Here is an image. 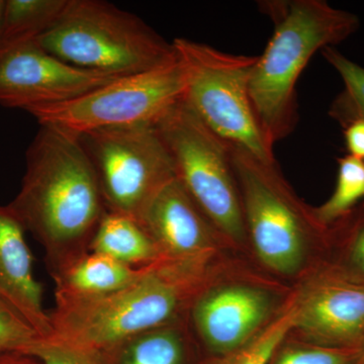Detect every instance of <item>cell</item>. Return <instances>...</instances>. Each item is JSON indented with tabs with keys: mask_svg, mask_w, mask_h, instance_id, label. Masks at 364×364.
<instances>
[{
	"mask_svg": "<svg viewBox=\"0 0 364 364\" xmlns=\"http://www.w3.org/2000/svg\"><path fill=\"white\" fill-rule=\"evenodd\" d=\"M26 161L20 191L7 208L42 245L53 277L90 252L107 210L78 136L41 124Z\"/></svg>",
	"mask_w": 364,
	"mask_h": 364,
	"instance_id": "6da1fadb",
	"label": "cell"
},
{
	"mask_svg": "<svg viewBox=\"0 0 364 364\" xmlns=\"http://www.w3.org/2000/svg\"><path fill=\"white\" fill-rule=\"evenodd\" d=\"M205 262L161 259L134 284L95 299H55L48 312L61 343L105 351L142 333L170 324L203 293Z\"/></svg>",
	"mask_w": 364,
	"mask_h": 364,
	"instance_id": "7a4b0ae2",
	"label": "cell"
},
{
	"mask_svg": "<svg viewBox=\"0 0 364 364\" xmlns=\"http://www.w3.org/2000/svg\"><path fill=\"white\" fill-rule=\"evenodd\" d=\"M259 9L272 20L273 33L253 67L249 95L261 133L273 149L298 122L296 85L309 61L348 39L360 21L324 0H268L259 2Z\"/></svg>",
	"mask_w": 364,
	"mask_h": 364,
	"instance_id": "3957f363",
	"label": "cell"
},
{
	"mask_svg": "<svg viewBox=\"0 0 364 364\" xmlns=\"http://www.w3.org/2000/svg\"><path fill=\"white\" fill-rule=\"evenodd\" d=\"M36 44L71 65L131 75L176 61L172 43L135 14L102 0H68Z\"/></svg>",
	"mask_w": 364,
	"mask_h": 364,
	"instance_id": "277c9868",
	"label": "cell"
},
{
	"mask_svg": "<svg viewBox=\"0 0 364 364\" xmlns=\"http://www.w3.org/2000/svg\"><path fill=\"white\" fill-rule=\"evenodd\" d=\"M172 44L183 70V100L198 119L230 145L262 161L277 162L249 95L257 56L230 54L186 38Z\"/></svg>",
	"mask_w": 364,
	"mask_h": 364,
	"instance_id": "5b68a950",
	"label": "cell"
},
{
	"mask_svg": "<svg viewBox=\"0 0 364 364\" xmlns=\"http://www.w3.org/2000/svg\"><path fill=\"white\" fill-rule=\"evenodd\" d=\"M155 126L188 195L220 233L243 240L247 230L230 144L213 133L183 97Z\"/></svg>",
	"mask_w": 364,
	"mask_h": 364,
	"instance_id": "8992f818",
	"label": "cell"
},
{
	"mask_svg": "<svg viewBox=\"0 0 364 364\" xmlns=\"http://www.w3.org/2000/svg\"><path fill=\"white\" fill-rule=\"evenodd\" d=\"M78 136L97 172L107 213L140 223L153 198L176 178L173 159L155 124L102 129Z\"/></svg>",
	"mask_w": 364,
	"mask_h": 364,
	"instance_id": "52a82bcc",
	"label": "cell"
},
{
	"mask_svg": "<svg viewBox=\"0 0 364 364\" xmlns=\"http://www.w3.org/2000/svg\"><path fill=\"white\" fill-rule=\"evenodd\" d=\"M184 75L179 62L122 76L63 104L28 112L40 124L83 135L102 129L155 124L183 97Z\"/></svg>",
	"mask_w": 364,
	"mask_h": 364,
	"instance_id": "ba28073f",
	"label": "cell"
},
{
	"mask_svg": "<svg viewBox=\"0 0 364 364\" xmlns=\"http://www.w3.org/2000/svg\"><path fill=\"white\" fill-rule=\"evenodd\" d=\"M246 230L256 251L268 267L293 273L303 259L306 223L305 212L287 191L277 162H265L230 145ZM318 221V220H317Z\"/></svg>",
	"mask_w": 364,
	"mask_h": 364,
	"instance_id": "9c48e42d",
	"label": "cell"
},
{
	"mask_svg": "<svg viewBox=\"0 0 364 364\" xmlns=\"http://www.w3.org/2000/svg\"><path fill=\"white\" fill-rule=\"evenodd\" d=\"M119 77L71 65L30 43L0 56V105L28 112L63 104Z\"/></svg>",
	"mask_w": 364,
	"mask_h": 364,
	"instance_id": "30bf717a",
	"label": "cell"
},
{
	"mask_svg": "<svg viewBox=\"0 0 364 364\" xmlns=\"http://www.w3.org/2000/svg\"><path fill=\"white\" fill-rule=\"evenodd\" d=\"M320 346L358 348L364 343V279L331 270L296 305V324Z\"/></svg>",
	"mask_w": 364,
	"mask_h": 364,
	"instance_id": "8fae6325",
	"label": "cell"
},
{
	"mask_svg": "<svg viewBox=\"0 0 364 364\" xmlns=\"http://www.w3.org/2000/svg\"><path fill=\"white\" fill-rule=\"evenodd\" d=\"M140 224L156 244L163 259L207 262L217 229L177 178L153 198Z\"/></svg>",
	"mask_w": 364,
	"mask_h": 364,
	"instance_id": "7c38bea8",
	"label": "cell"
},
{
	"mask_svg": "<svg viewBox=\"0 0 364 364\" xmlns=\"http://www.w3.org/2000/svg\"><path fill=\"white\" fill-rule=\"evenodd\" d=\"M267 294L246 287L203 291L189 311L203 341L219 353L237 350L257 331L269 313Z\"/></svg>",
	"mask_w": 364,
	"mask_h": 364,
	"instance_id": "4fadbf2b",
	"label": "cell"
},
{
	"mask_svg": "<svg viewBox=\"0 0 364 364\" xmlns=\"http://www.w3.org/2000/svg\"><path fill=\"white\" fill-rule=\"evenodd\" d=\"M25 232L7 205H0V277L23 306L28 322L42 338H49L52 327L43 306L42 284L33 275Z\"/></svg>",
	"mask_w": 364,
	"mask_h": 364,
	"instance_id": "5bb4252c",
	"label": "cell"
},
{
	"mask_svg": "<svg viewBox=\"0 0 364 364\" xmlns=\"http://www.w3.org/2000/svg\"><path fill=\"white\" fill-rule=\"evenodd\" d=\"M148 267H130L88 252L53 275L55 299H95L116 293L140 279Z\"/></svg>",
	"mask_w": 364,
	"mask_h": 364,
	"instance_id": "9a60e30c",
	"label": "cell"
},
{
	"mask_svg": "<svg viewBox=\"0 0 364 364\" xmlns=\"http://www.w3.org/2000/svg\"><path fill=\"white\" fill-rule=\"evenodd\" d=\"M90 252L134 267H148L163 259L156 244L140 223L114 213H107L100 223L91 242Z\"/></svg>",
	"mask_w": 364,
	"mask_h": 364,
	"instance_id": "2e32d148",
	"label": "cell"
},
{
	"mask_svg": "<svg viewBox=\"0 0 364 364\" xmlns=\"http://www.w3.org/2000/svg\"><path fill=\"white\" fill-rule=\"evenodd\" d=\"M68 0H4L0 16V56L39 39L56 23Z\"/></svg>",
	"mask_w": 364,
	"mask_h": 364,
	"instance_id": "e0dca14e",
	"label": "cell"
},
{
	"mask_svg": "<svg viewBox=\"0 0 364 364\" xmlns=\"http://www.w3.org/2000/svg\"><path fill=\"white\" fill-rule=\"evenodd\" d=\"M179 320L102 351L109 364H183L186 344Z\"/></svg>",
	"mask_w": 364,
	"mask_h": 364,
	"instance_id": "ac0fdd59",
	"label": "cell"
},
{
	"mask_svg": "<svg viewBox=\"0 0 364 364\" xmlns=\"http://www.w3.org/2000/svg\"><path fill=\"white\" fill-rule=\"evenodd\" d=\"M363 200L364 161L347 154L338 159V176L334 193L324 205L314 210V214L322 226H329L350 214Z\"/></svg>",
	"mask_w": 364,
	"mask_h": 364,
	"instance_id": "d6986e66",
	"label": "cell"
},
{
	"mask_svg": "<svg viewBox=\"0 0 364 364\" xmlns=\"http://www.w3.org/2000/svg\"><path fill=\"white\" fill-rule=\"evenodd\" d=\"M321 52L344 85V90L333 102L330 114L342 127L355 119L364 121V67L347 58L336 48L327 47Z\"/></svg>",
	"mask_w": 364,
	"mask_h": 364,
	"instance_id": "ffe728a7",
	"label": "cell"
},
{
	"mask_svg": "<svg viewBox=\"0 0 364 364\" xmlns=\"http://www.w3.org/2000/svg\"><path fill=\"white\" fill-rule=\"evenodd\" d=\"M296 324V305L267 326L230 364H269L275 351Z\"/></svg>",
	"mask_w": 364,
	"mask_h": 364,
	"instance_id": "44dd1931",
	"label": "cell"
},
{
	"mask_svg": "<svg viewBox=\"0 0 364 364\" xmlns=\"http://www.w3.org/2000/svg\"><path fill=\"white\" fill-rule=\"evenodd\" d=\"M21 353L37 358L42 364H109L102 351L81 348L50 338H39Z\"/></svg>",
	"mask_w": 364,
	"mask_h": 364,
	"instance_id": "7402d4cb",
	"label": "cell"
},
{
	"mask_svg": "<svg viewBox=\"0 0 364 364\" xmlns=\"http://www.w3.org/2000/svg\"><path fill=\"white\" fill-rule=\"evenodd\" d=\"M39 338L28 321L0 301V354L23 351Z\"/></svg>",
	"mask_w": 364,
	"mask_h": 364,
	"instance_id": "603a6c76",
	"label": "cell"
},
{
	"mask_svg": "<svg viewBox=\"0 0 364 364\" xmlns=\"http://www.w3.org/2000/svg\"><path fill=\"white\" fill-rule=\"evenodd\" d=\"M360 347H293L282 351L274 364H358Z\"/></svg>",
	"mask_w": 364,
	"mask_h": 364,
	"instance_id": "cb8c5ba5",
	"label": "cell"
},
{
	"mask_svg": "<svg viewBox=\"0 0 364 364\" xmlns=\"http://www.w3.org/2000/svg\"><path fill=\"white\" fill-rule=\"evenodd\" d=\"M349 242V260L354 268V275L364 279V213L353 222Z\"/></svg>",
	"mask_w": 364,
	"mask_h": 364,
	"instance_id": "d4e9b609",
	"label": "cell"
},
{
	"mask_svg": "<svg viewBox=\"0 0 364 364\" xmlns=\"http://www.w3.org/2000/svg\"><path fill=\"white\" fill-rule=\"evenodd\" d=\"M348 155L364 161V121L355 119L343 127Z\"/></svg>",
	"mask_w": 364,
	"mask_h": 364,
	"instance_id": "484cf974",
	"label": "cell"
},
{
	"mask_svg": "<svg viewBox=\"0 0 364 364\" xmlns=\"http://www.w3.org/2000/svg\"><path fill=\"white\" fill-rule=\"evenodd\" d=\"M0 301H4L7 306H11V309H14L16 313L20 314L21 317L26 320L23 306L18 303V299H16V296L11 293V289L6 286V282H4L1 277H0Z\"/></svg>",
	"mask_w": 364,
	"mask_h": 364,
	"instance_id": "4316f807",
	"label": "cell"
},
{
	"mask_svg": "<svg viewBox=\"0 0 364 364\" xmlns=\"http://www.w3.org/2000/svg\"><path fill=\"white\" fill-rule=\"evenodd\" d=\"M0 364H42L37 358L21 352L0 354Z\"/></svg>",
	"mask_w": 364,
	"mask_h": 364,
	"instance_id": "83f0119b",
	"label": "cell"
},
{
	"mask_svg": "<svg viewBox=\"0 0 364 364\" xmlns=\"http://www.w3.org/2000/svg\"><path fill=\"white\" fill-rule=\"evenodd\" d=\"M358 364H364V343L361 345L360 353H359Z\"/></svg>",
	"mask_w": 364,
	"mask_h": 364,
	"instance_id": "f1b7e54d",
	"label": "cell"
},
{
	"mask_svg": "<svg viewBox=\"0 0 364 364\" xmlns=\"http://www.w3.org/2000/svg\"><path fill=\"white\" fill-rule=\"evenodd\" d=\"M4 0H0V16H1L2 9H4Z\"/></svg>",
	"mask_w": 364,
	"mask_h": 364,
	"instance_id": "f546056e",
	"label": "cell"
}]
</instances>
